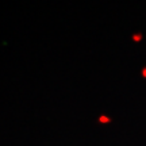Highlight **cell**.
Wrapping results in <instances>:
<instances>
[{
  "label": "cell",
  "instance_id": "3957f363",
  "mask_svg": "<svg viewBox=\"0 0 146 146\" xmlns=\"http://www.w3.org/2000/svg\"><path fill=\"white\" fill-rule=\"evenodd\" d=\"M141 74H142V77H143V78H146V66H143V68H142Z\"/></svg>",
  "mask_w": 146,
  "mask_h": 146
},
{
  "label": "cell",
  "instance_id": "7a4b0ae2",
  "mask_svg": "<svg viewBox=\"0 0 146 146\" xmlns=\"http://www.w3.org/2000/svg\"><path fill=\"white\" fill-rule=\"evenodd\" d=\"M142 38H143V36H142L141 33H135V34H133V35H131V39H133L134 42H141Z\"/></svg>",
  "mask_w": 146,
  "mask_h": 146
},
{
  "label": "cell",
  "instance_id": "6da1fadb",
  "mask_svg": "<svg viewBox=\"0 0 146 146\" xmlns=\"http://www.w3.org/2000/svg\"><path fill=\"white\" fill-rule=\"evenodd\" d=\"M98 122H99L100 125H107V123H111V118L110 116H107V115H100L99 119H98Z\"/></svg>",
  "mask_w": 146,
  "mask_h": 146
}]
</instances>
